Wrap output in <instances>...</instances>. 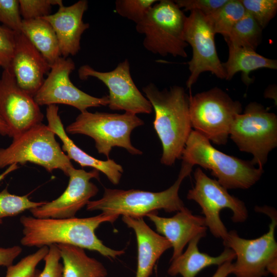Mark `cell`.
I'll use <instances>...</instances> for the list:
<instances>
[{
  "mask_svg": "<svg viewBox=\"0 0 277 277\" xmlns=\"http://www.w3.org/2000/svg\"><path fill=\"white\" fill-rule=\"evenodd\" d=\"M154 110V128L161 142V163L172 166L181 158L192 131L189 114V95L181 86L160 90L153 83L142 89Z\"/></svg>",
  "mask_w": 277,
  "mask_h": 277,
  "instance_id": "obj_2",
  "label": "cell"
},
{
  "mask_svg": "<svg viewBox=\"0 0 277 277\" xmlns=\"http://www.w3.org/2000/svg\"><path fill=\"white\" fill-rule=\"evenodd\" d=\"M156 0H116L115 10L120 16L136 24L145 17Z\"/></svg>",
  "mask_w": 277,
  "mask_h": 277,
  "instance_id": "obj_30",
  "label": "cell"
},
{
  "mask_svg": "<svg viewBox=\"0 0 277 277\" xmlns=\"http://www.w3.org/2000/svg\"><path fill=\"white\" fill-rule=\"evenodd\" d=\"M0 134L3 136L8 135L10 137V130L6 123L0 117Z\"/></svg>",
  "mask_w": 277,
  "mask_h": 277,
  "instance_id": "obj_40",
  "label": "cell"
},
{
  "mask_svg": "<svg viewBox=\"0 0 277 277\" xmlns=\"http://www.w3.org/2000/svg\"><path fill=\"white\" fill-rule=\"evenodd\" d=\"M59 249L56 244L49 246V251L44 259L45 266L38 277H62L63 265Z\"/></svg>",
  "mask_w": 277,
  "mask_h": 277,
  "instance_id": "obj_36",
  "label": "cell"
},
{
  "mask_svg": "<svg viewBox=\"0 0 277 277\" xmlns=\"http://www.w3.org/2000/svg\"><path fill=\"white\" fill-rule=\"evenodd\" d=\"M40 271L38 269H36L34 273L30 277H38Z\"/></svg>",
  "mask_w": 277,
  "mask_h": 277,
  "instance_id": "obj_41",
  "label": "cell"
},
{
  "mask_svg": "<svg viewBox=\"0 0 277 277\" xmlns=\"http://www.w3.org/2000/svg\"><path fill=\"white\" fill-rule=\"evenodd\" d=\"M246 12L251 15L262 29L275 16L276 0H240Z\"/></svg>",
  "mask_w": 277,
  "mask_h": 277,
  "instance_id": "obj_29",
  "label": "cell"
},
{
  "mask_svg": "<svg viewBox=\"0 0 277 277\" xmlns=\"http://www.w3.org/2000/svg\"><path fill=\"white\" fill-rule=\"evenodd\" d=\"M68 185L57 199L29 211L37 218L66 219L75 217L81 209L98 192L97 187L90 181L99 180L100 172L94 169L90 171L73 167L68 171Z\"/></svg>",
  "mask_w": 277,
  "mask_h": 277,
  "instance_id": "obj_16",
  "label": "cell"
},
{
  "mask_svg": "<svg viewBox=\"0 0 277 277\" xmlns=\"http://www.w3.org/2000/svg\"><path fill=\"white\" fill-rule=\"evenodd\" d=\"M182 161L211 170V174L226 189H247L259 181L263 169L251 161L225 154L214 148L198 132L192 130L182 152Z\"/></svg>",
  "mask_w": 277,
  "mask_h": 277,
  "instance_id": "obj_4",
  "label": "cell"
},
{
  "mask_svg": "<svg viewBox=\"0 0 277 277\" xmlns=\"http://www.w3.org/2000/svg\"><path fill=\"white\" fill-rule=\"evenodd\" d=\"M49 247L43 246L36 252L22 259L17 263L8 266L5 277H30L35 272L37 265L44 260Z\"/></svg>",
  "mask_w": 277,
  "mask_h": 277,
  "instance_id": "obj_31",
  "label": "cell"
},
{
  "mask_svg": "<svg viewBox=\"0 0 277 277\" xmlns=\"http://www.w3.org/2000/svg\"><path fill=\"white\" fill-rule=\"evenodd\" d=\"M46 202H33L27 195L19 196L9 192L7 188L0 192V224L5 217L16 216L27 210L36 208Z\"/></svg>",
  "mask_w": 277,
  "mask_h": 277,
  "instance_id": "obj_28",
  "label": "cell"
},
{
  "mask_svg": "<svg viewBox=\"0 0 277 277\" xmlns=\"http://www.w3.org/2000/svg\"><path fill=\"white\" fill-rule=\"evenodd\" d=\"M74 69L75 64L71 58L61 56L51 66L47 77L34 96L36 104L39 106L64 104L74 107L81 112L90 107L108 105V95L93 96L74 85L70 74Z\"/></svg>",
  "mask_w": 277,
  "mask_h": 277,
  "instance_id": "obj_13",
  "label": "cell"
},
{
  "mask_svg": "<svg viewBox=\"0 0 277 277\" xmlns=\"http://www.w3.org/2000/svg\"><path fill=\"white\" fill-rule=\"evenodd\" d=\"M255 210L271 219L267 232L254 239L240 237L235 230L228 232L223 244L235 255L232 274L235 277H264L271 273L277 275V243L275 230L277 225L275 209L268 206L258 207Z\"/></svg>",
  "mask_w": 277,
  "mask_h": 277,
  "instance_id": "obj_7",
  "label": "cell"
},
{
  "mask_svg": "<svg viewBox=\"0 0 277 277\" xmlns=\"http://www.w3.org/2000/svg\"><path fill=\"white\" fill-rule=\"evenodd\" d=\"M44 114L33 97L17 85L10 68L3 69L0 78V117L13 139L42 123Z\"/></svg>",
  "mask_w": 277,
  "mask_h": 277,
  "instance_id": "obj_15",
  "label": "cell"
},
{
  "mask_svg": "<svg viewBox=\"0 0 277 277\" xmlns=\"http://www.w3.org/2000/svg\"><path fill=\"white\" fill-rule=\"evenodd\" d=\"M18 166L16 164H13L9 166L7 168L0 174V185L1 182L11 172L18 169Z\"/></svg>",
  "mask_w": 277,
  "mask_h": 277,
  "instance_id": "obj_39",
  "label": "cell"
},
{
  "mask_svg": "<svg viewBox=\"0 0 277 277\" xmlns=\"http://www.w3.org/2000/svg\"><path fill=\"white\" fill-rule=\"evenodd\" d=\"M144 124L137 115L125 112L123 114L107 112L81 113L75 120L66 127V132L71 134L87 135L95 142V148L100 154L109 159L112 148H123L132 155H141L143 152L131 143V134L135 128Z\"/></svg>",
  "mask_w": 277,
  "mask_h": 277,
  "instance_id": "obj_6",
  "label": "cell"
},
{
  "mask_svg": "<svg viewBox=\"0 0 277 277\" xmlns=\"http://www.w3.org/2000/svg\"><path fill=\"white\" fill-rule=\"evenodd\" d=\"M242 106L218 87L189 95L192 128L216 145H225L231 124Z\"/></svg>",
  "mask_w": 277,
  "mask_h": 277,
  "instance_id": "obj_10",
  "label": "cell"
},
{
  "mask_svg": "<svg viewBox=\"0 0 277 277\" xmlns=\"http://www.w3.org/2000/svg\"><path fill=\"white\" fill-rule=\"evenodd\" d=\"M21 33L51 66L62 56L56 33L51 25L44 18L23 19Z\"/></svg>",
  "mask_w": 277,
  "mask_h": 277,
  "instance_id": "obj_25",
  "label": "cell"
},
{
  "mask_svg": "<svg viewBox=\"0 0 277 277\" xmlns=\"http://www.w3.org/2000/svg\"><path fill=\"white\" fill-rule=\"evenodd\" d=\"M206 235L200 234L191 240L184 253L173 260L168 269L171 276L180 274L182 277H195L204 268L212 265H222L235 259L234 252L225 248L218 256H212L200 251L198 244L200 240Z\"/></svg>",
  "mask_w": 277,
  "mask_h": 277,
  "instance_id": "obj_22",
  "label": "cell"
},
{
  "mask_svg": "<svg viewBox=\"0 0 277 277\" xmlns=\"http://www.w3.org/2000/svg\"><path fill=\"white\" fill-rule=\"evenodd\" d=\"M195 186L188 191L187 198L196 202L202 209L206 226L213 235L224 241L228 231L222 221L220 213L224 209H230L232 221L242 223L248 217V211L244 203L230 195L227 189L216 180L208 177L200 167L194 172Z\"/></svg>",
  "mask_w": 277,
  "mask_h": 277,
  "instance_id": "obj_11",
  "label": "cell"
},
{
  "mask_svg": "<svg viewBox=\"0 0 277 277\" xmlns=\"http://www.w3.org/2000/svg\"><path fill=\"white\" fill-rule=\"evenodd\" d=\"M187 16L173 1H157L144 19L136 24V30L144 34V48L162 56L187 57L184 32Z\"/></svg>",
  "mask_w": 277,
  "mask_h": 277,
  "instance_id": "obj_5",
  "label": "cell"
},
{
  "mask_svg": "<svg viewBox=\"0 0 277 277\" xmlns=\"http://www.w3.org/2000/svg\"><path fill=\"white\" fill-rule=\"evenodd\" d=\"M63 261L62 277H107L104 266L89 257L84 249L68 244H56Z\"/></svg>",
  "mask_w": 277,
  "mask_h": 277,
  "instance_id": "obj_24",
  "label": "cell"
},
{
  "mask_svg": "<svg viewBox=\"0 0 277 277\" xmlns=\"http://www.w3.org/2000/svg\"><path fill=\"white\" fill-rule=\"evenodd\" d=\"M88 8L86 0H80L69 6L61 5L56 13L42 17L56 33L62 57L74 56L80 50L82 35L90 26L83 21Z\"/></svg>",
  "mask_w": 277,
  "mask_h": 277,
  "instance_id": "obj_18",
  "label": "cell"
},
{
  "mask_svg": "<svg viewBox=\"0 0 277 277\" xmlns=\"http://www.w3.org/2000/svg\"><path fill=\"white\" fill-rule=\"evenodd\" d=\"M23 19L42 18L50 14L53 6L63 5L61 0H18Z\"/></svg>",
  "mask_w": 277,
  "mask_h": 277,
  "instance_id": "obj_32",
  "label": "cell"
},
{
  "mask_svg": "<svg viewBox=\"0 0 277 277\" xmlns=\"http://www.w3.org/2000/svg\"><path fill=\"white\" fill-rule=\"evenodd\" d=\"M54 132L43 123L36 125L13 139L6 148H0V168L13 164L34 163L47 171L60 169L67 176L73 167L55 139Z\"/></svg>",
  "mask_w": 277,
  "mask_h": 277,
  "instance_id": "obj_8",
  "label": "cell"
},
{
  "mask_svg": "<svg viewBox=\"0 0 277 277\" xmlns=\"http://www.w3.org/2000/svg\"><path fill=\"white\" fill-rule=\"evenodd\" d=\"M17 33L0 25V67L3 69L10 67Z\"/></svg>",
  "mask_w": 277,
  "mask_h": 277,
  "instance_id": "obj_34",
  "label": "cell"
},
{
  "mask_svg": "<svg viewBox=\"0 0 277 277\" xmlns=\"http://www.w3.org/2000/svg\"><path fill=\"white\" fill-rule=\"evenodd\" d=\"M215 35L207 15L198 11H190L184 32V40L192 50V57L188 62L190 74L186 81L187 88L190 89L204 72L225 79V71L216 49Z\"/></svg>",
  "mask_w": 277,
  "mask_h": 277,
  "instance_id": "obj_12",
  "label": "cell"
},
{
  "mask_svg": "<svg viewBox=\"0 0 277 277\" xmlns=\"http://www.w3.org/2000/svg\"><path fill=\"white\" fill-rule=\"evenodd\" d=\"M233 263L232 261H228L218 266V268L211 277H227L232 274Z\"/></svg>",
  "mask_w": 277,
  "mask_h": 277,
  "instance_id": "obj_38",
  "label": "cell"
},
{
  "mask_svg": "<svg viewBox=\"0 0 277 277\" xmlns=\"http://www.w3.org/2000/svg\"><path fill=\"white\" fill-rule=\"evenodd\" d=\"M58 112V107L56 105L47 106L48 126L62 142V149L67 153L69 159L82 167H90L102 172L112 184H118L124 171L123 167L109 158L106 161L96 159L76 146L67 135Z\"/></svg>",
  "mask_w": 277,
  "mask_h": 277,
  "instance_id": "obj_20",
  "label": "cell"
},
{
  "mask_svg": "<svg viewBox=\"0 0 277 277\" xmlns=\"http://www.w3.org/2000/svg\"><path fill=\"white\" fill-rule=\"evenodd\" d=\"M229 136L241 151L251 153L253 165L263 169L270 151L277 146V116L256 102L236 115Z\"/></svg>",
  "mask_w": 277,
  "mask_h": 277,
  "instance_id": "obj_9",
  "label": "cell"
},
{
  "mask_svg": "<svg viewBox=\"0 0 277 277\" xmlns=\"http://www.w3.org/2000/svg\"><path fill=\"white\" fill-rule=\"evenodd\" d=\"M22 251V248L18 246L8 248L0 247V266L8 267L12 265L14 260Z\"/></svg>",
  "mask_w": 277,
  "mask_h": 277,
  "instance_id": "obj_37",
  "label": "cell"
},
{
  "mask_svg": "<svg viewBox=\"0 0 277 277\" xmlns=\"http://www.w3.org/2000/svg\"><path fill=\"white\" fill-rule=\"evenodd\" d=\"M157 212L147 215L159 234L164 236L173 249L170 261L182 253L185 246L200 234L206 235L207 227L204 216L195 215L186 207L171 217H161Z\"/></svg>",
  "mask_w": 277,
  "mask_h": 277,
  "instance_id": "obj_19",
  "label": "cell"
},
{
  "mask_svg": "<svg viewBox=\"0 0 277 277\" xmlns=\"http://www.w3.org/2000/svg\"><path fill=\"white\" fill-rule=\"evenodd\" d=\"M262 31L257 22L246 12L224 38L227 45L255 50L261 42Z\"/></svg>",
  "mask_w": 277,
  "mask_h": 277,
  "instance_id": "obj_26",
  "label": "cell"
},
{
  "mask_svg": "<svg viewBox=\"0 0 277 277\" xmlns=\"http://www.w3.org/2000/svg\"><path fill=\"white\" fill-rule=\"evenodd\" d=\"M246 13L240 0H228L214 13L207 16L215 34H221L225 37Z\"/></svg>",
  "mask_w": 277,
  "mask_h": 277,
  "instance_id": "obj_27",
  "label": "cell"
},
{
  "mask_svg": "<svg viewBox=\"0 0 277 277\" xmlns=\"http://www.w3.org/2000/svg\"><path fill=\"white\" fill-rule=\"evenodd\" d=\"M228 0H175L174 2L184 11H198L207 16L214 13Z\"/></svg>",
  "mask_w": 277,
  "mask_h": 277,
  "instance_id": "obj_35",
  "label": "cell"
},
{
  "mask_svg": "<svg viewBox=\"0 0 277 277\" xmlns=\"http://www.w3.org/2000/svg\"><path fill=\"white\" fill-rule=\"evenodd\" d=\"M10 68L18 86L34 97L51 66L28 39L18 33Z\"/></svg>",
  "mask_w": 277,
  "mask_h": 277,
  "instance_id": "obj_17",
  "label": "cell"
},
{
  "mask_svg": "<svg viewBox=\"0 0 277 277\" xmlns=\"http://www.w3.org/2000/svg\"><path fill=\"white\" fill-rule=\"evenodd\" d=\"M78 74L81 80L90 77L103 82L109 90V108L112 110H124L134 114H150L152 107L136 86L131 77L130 63L127 59L120 63L112 71L101 72L88 65L80 67Z\"/></svg>",
  "mask_w": 277,
  "mask_h": 277,
  "instance_id": "obj_14",
  "label": "cell"
},
{
  "mask_svg": "<svg viewBox=\"0 0 277 277\" xmlns=\"http://www.w3.org/2000/svg\"><path fill=\"white\" fill-rule=\"evenodd\" d=\"M193 167L182 161L175 182L169 188L160 192L105 188L102 198L90 201L86 205V209L100 210L106 214L133 217H143L161 209L169 213L178 212L186 207L179 196V191L182 181L190 175Z\"/></svg>",
  "mask_w": 277,
  "mask_h": 277,
  "instance_id": "obj_3",
  "label": "cell"
},
{
  "mask_svg": "<svg viewBox=\"0 0 277 277\" xmlns=\"http://www.w3.org/2000/svg\"><path fill=\"white\" fill-rule=\"evenodd\" d=\"M23 19L18 0H0V23L16 33H21Z\"/></svg>",
  "mask_w": 277,
  "mask_h": 277,
  "instance_id": "obj_33",
  "label": "cell"
},
{
  "mask_svg": "<svg viewBox=\"0 0 277 277\" xmlns=\"http://www.w3.org/2000/svg\"><path fill=\"white\" fill-rule=\"evenodd\" d=\"M122 219L136 235L137 265L135 277H149L156 261L172 247L171 245L164 236L151 229L143 217L122 216Z\"/></svg>",
  "mask_w": 277,
  "mask_h": 277,
  "instance_id": "obj_21",
  "label": "cell"
},
{
  "mask_svg": "<svg viewBox=\"0 0 277 277\" xmlns=\"http://www.w3.org/2000/svg\"><path fill=\"white\" fill-rule=\"evenodd\" d=\"M120 216L101 213L89 217L66 219L37 218L23 215L22 245L41 248L54 244H68L95 251L108 258L115 259L125 253L105 245L95 231L105 222L113 223Z\"/></svg>",
  "mask_w": 277,
  "mask_h": 277,
  "instance_id": "obj_1",
  "label": "cell"
},
{
  "mask_svg": "<svg viewBox=\"0 0 277 277\" xmlns=\"http://www.w3.org/2000/svg\"><path fill=\"white\" fill-rule=\"evenodd\" d=\"M229 54L227 61L222 63L225 71V80L230 81L238 72L242 73V81L247 86L253 82L249 74L254 70L268 68L277 69V61L267 58L255 50L228 44Z\"/></svg>",
  "mask_w": 277,
  "mask_h": 277,
  "instance_id": "obj_23",
  "label": "cell"
}]
</instances>
